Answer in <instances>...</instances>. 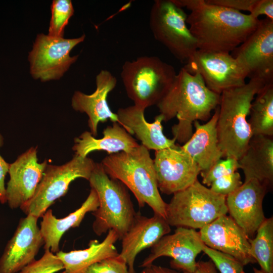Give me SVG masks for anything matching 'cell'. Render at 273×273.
Masks as SVG:
<instances>
[{
  "instance_id": "obj_1",
  "label": "cell",
  "mask_w": 273,
  "mask_h": 273,
  "mask_svg": "<svg viewBox=\"0 0 273 273\" xmlns=\"http://www.w3.org/2000/svg\"><path fill=\"white\" fill-rule=\"evenodd\" d=\"M191 11L187 23L198 50L230 53L256 29L259 19L251 15L208 3L206 0H172Z\"/></svg>"
},
{
  "instance_id": "obj_2",
  "label": "cell",
  "mask_w": 273,
  "mask_h": 273,
  "mask_svg": "<svg viewBox=\"0 0 273 273\" xmlns=\"http://www.w3.org/2000/svg\"><path fill=\"white\" fill-rule=\"evenodd\" d=\"M220 95L209 89L200 75L182 67L156 105L163 121L176 117L172 127L173 138L185 144L192 136L195 121H207L219 104Z\"/></svg>"
},
{
  "instance_id": "obj_3",
  "label": "cell",
  "mask_w": 273,
  "mask_h": 273,
  "mask_svg": "<svg viewBox=\"0 0 273 273\" xmlns=\"http://www.w3.org/2000/svg\"><path fill=\"white\" fill-rule=\"evenodd\" d=\"M101 164L109 177L121 181L133 193L140 207L147 204L154 214L166 218L167 203L160 195L153 159L147 148L140 144L129 152L109 154Z\"/></svg>"
},
{
  "instance_id": "obj_4",
  "label": "cell",
  "mask_w": 273,
  "mask_h": 273,
  "mask_svg": "<svg viewBox=\"0 0 273 273\" xmlns=\"http://www.w3.org/2000/svg\"><path fill=\"white\" fill-rule=\"evenodd\" d=\"M265 85L261 80L250 79L220 94L216 129L224 157L238 160L245 152L252 136L247 116L256 95Z\"/></svg>"
},
{
  "instance_id": "obj_5",
  "label": "cell",
  "mask_w": 273,
  "mask_h": 273,
  "mask_svg": "<svg viewBox=\"0 0 273 273\" xmlns=\"http://www.w3.org/2000/svg\"><path fill=\"white\" fill-rule=\"evenodd\" d=\"M88 181L99 203L98 208L92 212L95 218L93 231L100 236L113 230L121 240L137 214L127 188L121 181L109 177L101 163H95Z\"/></svg>"
},
{
  "instance_id": "obj_6",
  "label": "cell",
  "mask_w": 273,
  "mask_h": 273,
  "mask_svg": "<svg viewBox=\"0 0 273 273\" xmlns=\"http://www.w3.org/2000/svg\"><path fill=\"white\" fill-rule=\"evenodd\" d=\"M226 196L215 193L198 179L173 194L166 208L170 226L199 230L226 214Z\"/></svg>"
},
{
  "instance_id": "obj_7",
  "label": "cell",
  "mask_w": 273,
  "mask_h": 273,
  "mask_svg": "<svg viewBox=\"0 0 273 273\" xmlns=\"http://www.w3.org/2000/svg\"><path fill=\"white\" fill-rule=\"evenodd\" d=\"M176 75L173 66L155 56L126 61L120 74L127 96L145 109L157 104Z\"/></svg>"
},
{
  "instance_id": "obj_8",
  "label": "cell",
  "mask_w": 273,
  "mask_h": 273,
  "mask_svg": "<svg viewBox=\"0 0 273 273\" xmlns=\"http://www.w3.org/2000/svg\"><path fill=\"white\" fill-rule=\"evenodd\" d=\"M95 163L88 157L74 155L64 164H47L33 196L20 209L26 215L41 217L56 200L66 194L71 182L78 178L89 180Z\"/></svg>"
},
{
  "instance_id": "obj_9",
  "label": "cell",
  "mask_w": 273,
  "mask_h": 273,
  "mask_svg": "<svg viewBox=\"0 0 273 273\" xmlns=\"http://www.w3.org/2000/svg\"><path fill=\"white\" fill-rule=\"evenodd\" d=\"M187 16L172 0H156L149 20L155 38L185 64L198 50L197 41L187 26Z\"/></svg>"
},
{
  "instance_id": "obj_10",
  "label": "cell",
  "mask_w": 273,
  "mask_h": 273,
  "mask_svg": "<svg viewBox=\"0 0 273 273\" xmlns=\"http://www.w3.org/2000/svg\"><path fill=\"white\" fill-rule=\"evenodd\" d=\"M85 37L83 34L66 39L38 34L28 57L32 77L42 81L60 79L78 57H71V51L83 41Z\"/></svg>"
},
{
  "instance_id": "obj_11",
  "label": "cell",
  "mask_w": 273,
  "mask_h": 273,
  "mask_svg": "<svg viewBox=\"0 0 273 273\" xmlns=\"http://www.w3.org/2000/svg\"><path fill=\"white\" fill-rule=\"evenodd\" d=\"M232 52L247 77L273 83V20H259L253 32Z\"/></svg>"
},
{
  "instance_id": "obj_12",
  "label": "cell",
  "mask_w": 273,
  "mask_h": 273,
  "mask_svg": "<svg viewBox=\"0 0 273 273\" xmlns=\"http://www.w3.org/2000/svg\"><path fill=\"white\" fill-rule=\"evenodd\" d=\"M183 68L191 74H199L206 86L219 95L246 83L244 71L230 53L197 50Z\"/></svg>"
},
{
  "instance_id": "obj_13",
  "label": "cell",
  "mask_w": 273,
  "mask_h": 273,
  "mask_svg": "<svg viewBox=\"0 0 273 273\" xmlns=\"http://www.w3.org/2000/svg\"><path fill=\"white\" fill-rule=\"evenodd\" d=\"M205 245L199 231L177 227L173 234L163 236L151 247L141 267L149 266L158 258L167 256L172 258L170 264L172 268L192 272L196 268V257Z\"/></svg>"
},
{
  "instance_id": "obj_14",
  "label": "cell",
  "mask_w": 273,
  "mask_h": 273,
  "mask_svg": "<svg viewBox=\"0 0 273 273\" xmlns=\"http://www.w3.org/2000/svg\"><path fill=\"white\" fill-rule=\"evenodd\" d=\"M153 162L158 189L167 195L192 185L198 179L201 171L196 163L180 146L155 151Z\"/></svg>"
},
{
  "instance_id": "obj_15",
  "label": "cell",
  "mask_w": 273,
  "mask_h": 273,
  "mask_svg": "<svg viewBox=\"0 0 273 273\" xmlns=\"http://www.w3.org/2000/svg\"><path fill=\"white\" fill-rule=\"evenodd\" d=\"M268 189L266 185L252 178L226 196L228 212L250 239L266 218L262 203Z\"/></svg>"
},
{
  "instance_id": "obj_16",
  "label": "cell",
  "mask_w": 273,
  "mask_h": 273,
  "mask_svg": "<svg viewBox=\"0 0 273 273\" xmlns=\"http://www.w3.org/2000/svg\"><path fill=\"white\" fill-rule=\"evenodd\" d=\"M204 244L229 255L245 266L256 263L250 252L249 238L229 215H221L200 229Z\"/></svg>"
},
{
  "instance_id": "obj_17",
  "label": "cell",
  "mask_w": 273,
  "mask_h": 273,
  "mask_svg": "<svg viewBox=\"0 0 273 273\" xmlns=\"http://www.w3.org/2000/svg\"><path fill=\"white\" fill-rule=\"evenodd\" d=\"M38 218H22L0 259V273H16L35 259L44 241L37 225Z\"/></svg>"
},
{
  "instance_id": "obj_18",
  "label": "cell",
  "mask_w": 273,
  "mask_h": 273,
  "mask_svg": "<svg viewBox=\"0 0 273 273\" xmlns=\"http://www.w3.org/2000/svg\"><path fill=\"white\" fill-rule=\"evenodd\" d=\"M48 164L38 162L37 147H31L10 164V179L6 188L10 207H20L33 196Z\"/></svg>"
},
{
  "instance_id": "obj_19",
  "label": "cell",
  "mask_w": 273,
  "mask_h": 273,
  "mask_svg": "<svg viewBox=\"0 0 273 273\" xmlns=\"http://www.w3.org/2000/svg\"><path fill=\"white\" fill-rule=\"evenodd\" d=\"M170 231V225L162 216L154 214L148 217L137 212L133 224L121 240L122 248L119 253L126 262L128 273H135L134 264L138 254L152 247Z\"/></svg>"
},
{
  "instance_id": "obj_20",
  "label": "cell",
  "mask_w": 273,
  "mask_h": 273,
  "mask_svg": "<svg viewBox=\"0 0 273 273\" xmlns=\"http://www.w3.org/2000/svg\"><path fill=\"white\" fill-rule=\"evenodd\" d=\"M97 88L90 95L75 91L71 99L72 108L77 111L85 113L88 117V125L93 136L98 134V125L110 119L118 122L116 113L110 109L107 98L116 86L117 79L108 70H101L96 78Z\"/></svg>"
},
{
  "instance_id": "obj_21",
  "label": "cell",
  "mask_w": 273,
  "mask_h": 273,
  "mask_svg": "<svg viewBox=\"0 0 273 273\" xmlns=\"http://www.w3.org/2000/svg\"><path fill=\"white\" fill-rule=\"evenodd\" d=\"M145 109L135 105L119 108L116 113L119 123L130 134L135 135L149 150L178 147L174 138L168 139L164 134L162 116L159 114L153 122H148L145 117Z\"/></svg>"
},
{
  "instance_id": "obj_22",
  "label": "cell",
  "mask_w": 273,
  "mask_h": 273,
  "mask_svg": "<svg viewBox=\"0 0 273 273\" xmlns=\"http://www.w3.org/2000/svg\"><path fill=\"white\" fill-rule=\"evenodd\" d=\"M218 107L206 123L194 122L195 132L180 148L189 154L199 166L200 172L210 168L216 161L224 157L218 144L216 124Z\"/></svg>"
},
{
  "instance_id": "obj_23",
  "label": "cell",
  "mask_w": 273,
  "mask_h": 273,
  "mask_svg": "<svg viewBox=\"0 0 273 273\" xmlns=\"http://www.w3.org/2000/svg\"><path fill=\"white\" fill-rule=\"evenodd\" d=\"M238 162L245 180L255 178L270 189L273 183L272 136L253 135Z\"/></svg>"
},
{
  "instance_id": "obj_24",
  "label": "cell",
  "mask_w": 273,
  "mask_h": 273,
  "mask_svg": "<svg viewBox=\"0 0 273 273\" xmlns=\"http://www.w3.org/2000/svg\"><path fill=\"white\" fill-rule=\"evenodd\" d=\"M99 204L97 194L91 188L81 206L65 217L57 218L52 210L48 209L41 217L39 228L44 241V249L55 254L59 252L60 242L65 233L71 228L79 226L86 214L95 211Z\"/></svg>"
},
{
  "instance_id": "obj_25",
  "label": "cell",
  "mask_w": 273,
  "mask_h": 273,
  "mask_svg": "<svg viewBox=\"0 0 273 273\" xmlns=\"http://www.w3.org/2000/svg\"><path fill=\"white\" fill-rule=\"evenodd\" d=\"M103 136L96 139L90 132L84 131L75 138L72 150L75 155L86 157L95 151H105L109 154L129 152L140 144L119 123L113 122L103 131Z\"/></svg>"
},
{
  "instance_id": "obj_26",
  "label": "cell",
  "mask_w": 273,
  "mask_h": 273,
  "mask_svg": "<svg viewBox=\"0 0 273 273\" xmlns=\"http://www.w3.org/2000/svg\"><path fill=\"white\" fill-rule=\"evenodd\" d=\"M118 240L119 237L117 233L110 230L103 241L91 240L86 249L68 252L60 250L56 254L64 266V269L60 273H84L94 263L117 256L119 253L115 243Z\"/></svg>"
},
{
  "instance_id": "obj_27",
  "label": "cell",
  "mask_w": 273,
  "mask_h": 273,
  "mask_svg": "<svg viewBox=\"0 0 273 273\" xmlns=\"http://www.w3.org/2000/svg\"><path fill=\"white\" fill-rule=\"evenodd\" d=\"M249 115L252 135L273 136V83L265 84L256 95Z\"/></svg>"
},
{
  "instance_id": "obj_28",
  "label": "cell",
  "mask_w": 273,
  "mask_h": 273,
  "mask_svg": "<svg viewBox=\"0 0 273 273\" xmlns=\"http://www.w3.org/2000/svg\"><path fill=\"white\" fill-rule=\"evenodd\" d=\"M251 256L265 273H273V217L266 218L249 239Z\"/></svg>"
},
{
  "instance_id": "obj_29",
  "label": "cell",
  "mask_w": 273,
  "mask_h": 273,
  "mask_svg": "<svg viewBox=\"0 0 273 273\" xmlns=\"http://www.w3.org/2000/svg\"><path fill=\"white\" fill-rule=\"evenodd\" d=\"M52 16L48 35L53 37H63L64 29L74 13L70 0H54L51 5Z\"/></svg>"
},
{
  "instance_id": "obj_30",
  "label": "cell",
  "mask_w": 273,
  "mask_h": 273,
  "mask_svg": "<svg viewBox=\"0 0 273 273\" xmlns=\"http://www.w3.org/2000/svg\"><path fill=\"white\" fill-rule=\"evenodd\" d=\"M63 269V263L56 254L47 249L40 259L24 266L20 273H56Z\"/></svg>"
},
{
  "instance_id": "obj_31",
  "label": "cell",
  "mask_w": 273,
  "mask_h": 273,
  "mask_svg": "<svg viewBox=\"0 0 273 273\" xmlns=\"http://www.w3.org/2000/svg\"><path fill=\"white\" fill-rule=\"evenodd\" d=\"M240 169L238 160L233 157L220 159L208 170L200 172L202 184L210 187L214 180L225 175L233 173Z\"/></svg>"
},
{
  "instance_id": "obj_32",
  "label": "cell",
  "mask_w": 273,
  "mask_h": 273,
  "mask_svg": "<svg viewBox=\"0 0 273 273\" xmlns=\"http://www.w3.org/2000/svg\"><path fill=\"white\" fill-rule=\"evenodd\" d=\"M202 251L210 258L220 273H245L244 265L232 256L206 245Z\"/></svg>"
},
{
  "instance_id": "obj_33",
  "label": "cell",
  "mask_w": 273,
  "mask_h": 273,
  "mask_svg": "<svg viewBox=\"0 0 273 273\" xmlns=\"http://www.w3.org/2000/svg\"><path fill=\"white\" fill-rule=\"evenodd\" d=\"M84 273H128V272L125 260L118 254L94 263Z\"/></svg>"
},
{
  "instance_id": "obj_34",
  "label": "cell",
  "mask_w": 273,
  "mask_h": 273,
  "mask_svg": "<svg viewBox=\"0 0 273 273\" xmlns=\"http://www.w3.org/2000/svg\"><path fill=\"white\" fill-rule=\"evenodd\" d=\"M242 184L240 174L236 171L217 178L212 182L209 187L213 192L226 196Z\"/></svg>"
},
{
  "instance_id": "obj_35",
  "label": "cell",
  "mask_w": 273,
  "mask_h": 273,
  "mask_svg": "<svg viewBox=\"0 0 273 273\" xmlns=\"http://www.w3.org/2000/svg\"><path fill=\"white\" fill-rule=\"evenodd\" d=\"M208 3L232 9L238 11H248L251 14L258 0H206Z\"/></svg>"
},
{
  "instance_id": "obj_36",
  "label": "cell",
  "mask_w": 273,
  "mask_h": 273,
  "mask_svg": "<svg viewBox=\"0 0 273 273\" xmlns=\"http://www.w3.org/2000/svg\"><path fill=\"white\" fill-rule=\"evenodd\" d=\"M255 18L261 15H265L266 18L273 20V1L258 0L255 9L250 14Z\"/></svg>"
},
{
  "instance_id": "obj_37",
  "label": "cell",
  "mask_w": 273,
  "mask_h": 273,
  "mask_svg": "<svg viewBox=\"0 0 273 273\" xmlns=\"http://www.w3.org/2000/svg\"><path fill=\"white\" fill-rule=\"evenodd\" d=\"M3 144V139L0 134V148ZM10 164H8L0 155V202H7L5 178L9 171Z\"/></svg>"
},
{
  "instance_id": "obj_38",
  "label": "cell",
  "mask_w": 273,
  "mask_h": 273,
  "mask_svg": "<svg viewBox=\"0 0 273 273\" xmlns=\"http://www.w3.org/2000/svg\"><path fill=\"white\" fill-rule=\"evenodd\" d=\"M183 273H217V268L211 260L197 262L195 270L192 272L184 271Z\"/></svg>"
},
{
  "instance_id": "obj_39",
  "label": "cell",
  "mask_w": 273,
  "mask_h": 273,
  "mask_svg": "<svg viewBox=\"0 0 273 273\" xmlns=\"http://www.w3.org/2000/svg\"><path fill=\"white\" fill-rule=\"evenodd\" d=\"M140 273H180L177 271L167 267L154 265L145 267Z\"/></svg>"
},
{
  "instance_id": "obj_40",
  "label": "cell",
  "mask_w": 273,
  "mask_h": 273,
  "mask_svg": "<svg viewBox=\"0 0 273 273\" xmlns=\"http://www.w3.org/2000/svg\"><path fill=\"white\" fill-rule=\"evenodd\" d=\"M253 272L254 273H265L261 269H258L256 268H253Z\"/></svg>"
}]
</instances>
